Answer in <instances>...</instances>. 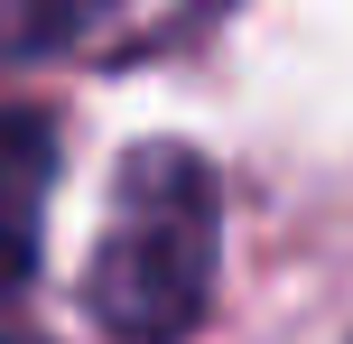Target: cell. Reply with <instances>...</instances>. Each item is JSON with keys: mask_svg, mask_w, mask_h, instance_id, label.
I'll return each instance as SVG.
<instances>
[{"mask_svg": "<svg viewBox=\"0 0 353 344\" xmlns=\"http://www.w3.org/2000/svg\"><path fill=\"white\" fill-rule=\"evenodd\" d=\"M223 270V186L186 140H140L112 177L103 242L84 261V316L112 344H176L205 326Z\"/></svg>", "mask_w": 353, "mask_h": 344, "instance_id": "6da1fadb", "label": "cell"}, {"mask_svg": "<svg viewBox=\"0 0 353 344\" xmlns=\"http://www.w3.org/2000/svg\"><path fill=\"white\" fill-rule=\"evenodd\" d=\"M47 186H56V121H47V112L0 103V298L37 270Z\"/></svg>", "mask_w": 353, "mask_h": 344, "instance_id": "7a4b0ae2", "label": "cell"}]
</instances>
